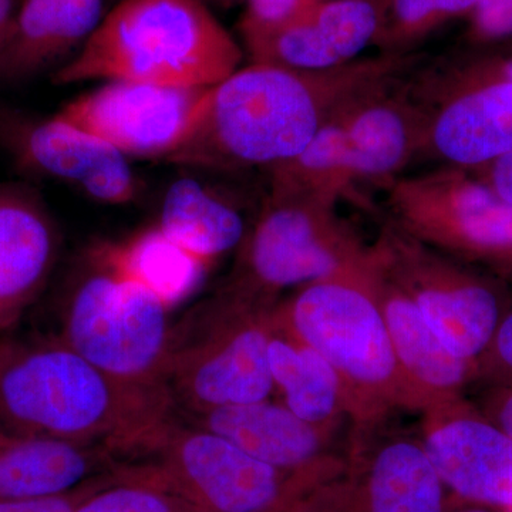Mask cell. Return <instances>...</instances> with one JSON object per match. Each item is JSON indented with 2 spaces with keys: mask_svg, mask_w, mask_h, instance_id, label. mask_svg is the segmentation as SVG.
Here are the masks:
<instances>
[{
  "mask_svg": "<svg viewBox=\"0 0 512 512\" xmlns=\"http://www.w3.org/2000/svg\"><path fill=\"white\" fill-rule=\"evenodd\" d=\"M379 18L380 0H325L244 45L251 63L305 72L335 69L375 43Z\"/></svg>",
  "mask_w": 512,
  "mask_h": 512,
  "instance_id": "9a60e30c",
  "label": "cell"
},
{
  "mask_svg": "<svg viewBox=\"0 0 512 512\" xmlns=\"http://www.w3.org/2000/svg\"><path fill=\"white\" fill-rule=\"evenodd\" d=\"M274 309L225 286L173 326L165 386L178 413L269 400Z\"/></svg>",
  "mask_w": 512,
  "mask_h": 512,
  "instance_id": "8992f818",
  "label": "cell"
},
{
  "mask_svg": "<svg viewBox=\"0 0 512 512\" xmlns=\"http://www.w3.org/2000/svg\"><path fill=\"white\" fill-rule=\"evenodd\" d=\"M77 512H200L170 491L138 483H117L94 494Z\"/></svg>",
  "mask_w": 512,
  "mask_h": 512,
  "instance_id": "4316f807",
  "label": "cell"
},
{
  "mask_svg": "<svg viewBox=\"0 0 512 512\" xmlns=\"http://www.w3.org/2000/svg\"><path fill=\"white\" fill-rule=\"evenodd\" d=\"M163 296L131 274L113 244L87 252L67 285L57 338L124 382L165 386L171 330Z\"/></svg>",
  "mask_w": 512,
  "mask_h": 512,
  "instance_id": "5b68a950",
  "label": "cell"
},
{
  "mask_svg": "<svg viewBox=\"0 0 512 512\" xmlns=\"http://www.w3.org/2000/svg\"><path fill=\"white\" fill-rule=\"evenodd\" d=\"M20 3L22 0H0V52L5 45L9 30L12 28Z\"/></svg>",
  "mask_w": 512,
  "mask_h": 512,
  "instance_id": "e575fe53",
  "label": "cell"
},
{
  "mask_svg": "<svg viewBox=\"0 0 512 512\" xmlns=\"http://www.w3.org/2000/svg\"><path fill=\"white\" fill-rule=\"evenodd\" d=\"M511 36L512 0H478L468 15V42L476 46L491 45Z\"/></svg>",
  "mask_w": 512,
  "mask_h": 512,
  "instance_id": "f546056e",
  "label": "cell"
},
{
  "mask_svg": "<svg viewBox=\"0 0 512 512\" xmlns=\"http://www.w3.org/2000/svg\"><path fill=\"white\" fill-rule=\"evenodd\" d=\"M113 249L127 271L168 303L190 292L208 268L177 247L158 228L148 229L126 244H113Z\"/></svg>",
  "mask_w": 512,
  "mask_h": 512,
  "instance_id": "d4e9b609",
  "label": "cell"
},
{
  "mask_svg": "<svg viewBox=\"0 0 512 512\" xmlns=\"http://www.w3.org/2000/svg\"><path fill=\"white\" fill-rule=\"evenodd\" d=\"M373 251L444 346L478 365L510 309L501 289L393 224Z\"/></svg>",
  "mask_w": 512,
  "mask_h": 512,
  "instance_id": "30bf717a",
  "label": "cell"
},
{
  "mask_svg": "<svg viewBox=\"0 0 512 512\" xmlns=\"http://www.w3.org/2000/svg\"><path fill=\"white\" fill-rule=\"evenodd\" d=\"M10 146L30 173L70 185L90 200L126 205L137 198L140 184L130 158L56 116L23 123Z\"/></svg>",
  "mask_w": 512,
  "mask_h": 512,
  "instance_id": "5bb4252c",
  "label": "cell"
},
{
  "mask_svg": "<svg viewBox=\"0 0 512 512\" xmlns=\"http://www.w3.org/2000/svg\"><path fill=\"white\" fill-rule=\"evenodd\" d=\"M200 2L205 3L208 8L218 6V8L229 9L234 8V6L245 5L248 0H200Z\"/></svg>",
  "mask_w": 512,
  "mask_h": 512,
  "instance_id": "d590c367",
  "label": "cell"
},
{
  "mask_svg": "<svg viewBox=\"0 0 512 512\" xmlns=\"http://www.w3.org/2000/svg\"><path fill=\"white\" fill-rule=\"evenodd\" d=\"M178 416L220 434L245 453L286 474L318 484L335 476L336 466L325 454L329 429L299 419L284 404L264 400Z\"/></svg>",
  "mask_w": 512,
  "mask_h": 512,
  "instance_id": "e0dca14e",
  "label": "cell"
},
{
  "mask_svg": "<svg viewBox=\"0 0 512 512\" xmlns=\"http://www.w3.org/2000/svg\"><path fill=\"white\" fill-rule=\"evenodd\" d=\"M471 171L490 185L498 197L512 205V148L491 163Z\"/></svg>",
  "mask_w": 512,
  "mask_h": 512,
  "instance_id": "1f68e13d",
  "label": "cell"
},
{
  "mask_svg": "<svg viewBox=\"0 0 512 512\" xmlns=\"http://www.w3.org/2000/svg\"><path fill=\"white\" fill-rule=\"evenodd\" d=\"M104 15V0H22L0 52V82L56 72L83 49Z\"/></svg>",
  "mask_w": 512,
  "mask_h": 512,
  "instance_id": "44dd1931",
  "label": "cell"
},
{
  "mask_svg": "<svg viewBox=\"0 0 512 512\" xmlns=\"http://www.w3.org/2000/svg\"><path fill=\"white\" fill-rule=\"evenodd\" d=\"M500 276H503V278L508 279V281L512 282V261L510 264L505 265L503 269H501Z\"/></svg>",
  "mask_w": 512,
  "mask_h": 512,
  "instance_id": "74e56055",
  "label": "cell"
},
{
  "mask_svg": "<svg viewBox=\"0 0 512 512\" xmlns=\"http://www.w3.org/2000/svg\"><path fill=\"white\" fill-rule=\"evenodd\" d=\"M325 0H248L239 19L242 40L264 36Z\"/></svg>",
  "mask_w": 512,
  "mask_h": 512,
  "instance_id": "f1b7e54d",
  "label": "cell"
},
{
  "mask_svg": "<svg viewBox=\"0 0 512 512\" xmlns=\"http://www.w3.org/2000/svg\"><path fill=\"white\" fill-rule=\"evenodd\" d=\"M59 254L55 222L30 191L0 187V333L22 320Z\"/></svg>",
  "mask_w": 512,
  "mask_h": 512,
  "instance_id": "ffe728a7",
  "label": "cell"
},
{
  "mask_svg": "<svg viewBox=\"0 0 512 512\" xmlns=\"http://www.w3.org/2000/svg\"><path fill=\"white\" fill-rule=\"evenodd\" d=\"M208 89L117 80L69 101L55 116L127 158L167 161L187 136Z\"/></svg>",
  "mask_w": 512,
  "mask_h": 512,
  "instance_id": "8fae6325",
  "label": "cell"
},
{
  "mask_svg": "<svg viewBox=\"0 0 512 512\" xmlns=\"http://www.w3.org/2000/svg\"><path fill=\"white\" fill-rule=\"evenodd\" d=\"M478 372L497 384L512 383V308L505 313L493 342L478 362Z\"/></svg>",
  "mask_w": 512,
  "mask_h": 512,
  "instance_id": "4dcf8cb0",
  "label": "cell"
},
{
  "mask_svg": "<svg viewBox=\"0 0 512 512\" xmlns=\"http://www.w3.org/2000/svg\"><path fill=\"white\" fill-rule=\"evenodd\" d=\"M393 225L429 247L500 274L512 261V205L478 175L447 167L386 185Z\"/></svg>",
  "mask_w": 512,
  "mask_h": 512,
  "instance_id": "9c48e42d",
  "label": "cell"
},
{
  "mask_svg": "<svg viewBox=\"0 0 512 512\" xmlns=\"http://www.w3.org/2000/svg\"><path fill=\"white\" fill-rule=\"evenodd\" d=\"M126 483L170 491L200 512H293L318 483L276 470L178 413L150 446L121 463Z\"/></svg>",
  "mask_w": 512,
  "mask_h": 512,
  "instance_id": "52a82bcc",
  "label": "cell"
},
{
  "mask_svg": "<svg viewBox=\"0 0 512 512\" xmlns=\"http://www.w3.org/2000/svg\"><path fill=\"white\" fill-rule=\"evenodd\" d=\"M157 228L207 266L241 247L247 237L241 214L217 192L190 177L178 178L165 191Z\"/></svg>",
  "mask_w": 512,
  "mask_h": 512,
  "instance_id": "603a6c76",
  "label": "cell"
},
{
  "mask_svg": "<svg viewBox=\"0 0 512 512\" xmlns=\"http://www.w3.org/2000/svg\"><path fill=\"white\" fill-rule=\"evenodd\" d=\"M372 279L394 356L423 407L434 410L460 399L464 387L480 377L477 363L460 359L444 346L409 295L387 274L373 248Z\"/></svg>",
  "mask_w": 512,
  "mask_h": 512,
  "instance_id": "d6986e66",
  "label": "cell"
},
{
  "mask_svg": "<svg viewBox=\"0 0 512 512\" xmlns=\"http://www.w3.org/2000/svg\"><path fill=\"white\" fill-rule=\"evenodd\" d=\"M481 72L500 77L512 83V56L511 57H485L471 62Z\"/></svg>",
  "mask_w": 512,
  "mask_h": 512,
  "instance_id": "836d02e7",
  "label": "cell"
},
{
  "mask_svg": "<svg viewBox=\"0 0 512 512\" xmlns=\"http://www.w3.org/2000/svg\"><path fill=\"white\" fill-rule=\"evenodd\" d=\"M279 328L320 353L338 372L349 412L365 421L392 406L423 407L404 379L372 279V249L362 264L313 282L281 306Z\"/></svg>",
  "mask_w": 512,
  "mask_h": 512,
  "instance_id": "277c9868",
  "label": "cell"
},
{
  "mask_svg": "<svg viewBox=\"0 0 512 512\" xmlns=\"http://www.w3.org/2000/svg\"><path fill=\"white\" fill-rule=\"evenodd\" d=\"M447 512H504L495 510V508L484 507V505L470 504L463 505V507L453 508V510H447Z\"/></svg>",
  "mask_w": 512,
  "mask_h": 512,
  "instance_id": "8d00e7d4",
  "label": "cell"
},
{
  "mask_svg": "<svg viewBox=\"0 0 512 512\" xmlns=\"http://www.w3.org/2000/svg\"><path fill=\"white\" fill-rule=\"evenodd\" d=\"M478 0H380L375 45L383 55H413L444 23L470 15Z\"/></svg>",
  "mask_w": 512,
  "mask_h": 512,
  "instance_id": "484cf974",
  "label": "cell"
},
{
  "mask_svg": "<svg viewBox=\"0 0 512 512\" xmlns=\"http://www.w3.org/2000/svg\"><path fill=\"white\" fill-rule=\"evenodd\" d=\"M483 414L512 437V383L495 386L485 397Z\"/></svg>",
  "mask_w": 512,
  "mask_h": 512,
  "instance_id": "d6a6232c",
  "label": "cell"
},
{
  "mask_svg": "<svg viewBox=\"0 0 512 512\" xmlns=\"http://www.w3.org/2000/svg\"><path fill=\"white\" fill-rule=\"evenodd\" d=\"M303 500L332 504L308 512H447L446 487L423 444L403 437L377 447L353 483L319 484Z\"/></svg>",
  "mask_w": 512,
  "mask_h": 512,
  "instance_id": "ac0fdd59",
  "label": "cell"
},
{
  "mask_svg": "<svg viewBox=\"0 0 512 512\" xmlns=\"http://www.w3.org/2000/svg\"><path fill=\"white\" fill-rule=\"evenodd\" d=\"M370 249L336 212V204L271 192L241 244L228 288L275 303L278 293L343 274Z\"/></svg>",
  "mask_w": 512,
  "mask_h": 512,
  "instance_id": "ba28073f",
  "label": "cell"
},
{
  "mask_svg": "<svg viewBox=\"0 0 512 512\" xmlns=\"http://www.w3.org/2000/svg\"><path fill=\"white\" fill-rule=\"evenodd\" d=\"M177 413L167 387L124 382L59 338H0V427L100 444L119 463Z\"/></svg>",
  "mask_w": 512,
  "mask_h": 512,
  "instance_id": "7a4b0ae2",
  "label": "cell"
},
{
  "mask_svg": "<svg viewBox=\"0 0 512 512\" xmlns=\"http://www.w3.org/2000/svg\"><path fill=\"white\" fill-rule=\"evenodd\" d=\"M242 55L200 0H121L52 79L60 86L127 80L204 89L238 70Z\"/></svg>",
  "mask_w": 512,
  "mask_h": 512,
  "instance_id": "3957f363",
  "label": "cell"
},
{
  "mask_svg": "<svg viewBox=\"0 0 512 512\" xmlns=\"http://www.w3.org/2000/svg\"><path fill=\"white\" fill-rule=\"evenodd\" d=\"M123 483L119 470L100 474L64 493L0 501V512H77L94 494Z\"/></svg>",
  "mask_w": 512,
  "mask_h": 512,
  "instance_id": "83f0119b",
  "label": "cell"
},
{
  "mask_svg": "<svg viewBox=\"0 0 512 512\" xmlns=\"http://www.w3.org/2000/svg\"><path fill=\"white\" fill-rule=\"evenodd\" d=\"M119 468L109 448L0 427V501L72 490Z\"/></svg>",
  "mask_w": 512,
  "mask_h": 512,
  "instance_id": "7402d4cb",
  "label": "cell"
},
{
  "mask_svg": "<svg viewBox=\"0 0 512 512\" xmlns=\"http://www.w3.org/2000/svg\"><path fill=\"white\" fill-rule=\"evenodd\" d=\"M423 447L461 500L512 512V437L460 399L436 407Z\"/></svg>",
  "mask_w": 512,
  "mask_h": 512,
  "instance_id": "4fadbf2b",
  "label": "cell"
},
{
  "mask_svg": "<svg viewBox=\"0 0 512 512\" xmlns=\"http://www.w3.org/2000/svg\"><path fill=\"white\" fill-rule=\"evenodd\" d=\"M416 60L380 53L318 72L239 67L207 90L183 143L165 163L225 173L269 170L302 153L343 104L402 79Z\"/></svg>",
  "mask_w": 512,
  "mask_h": 512,
  "instance_id": "6da1fadb",
  "label": "cell"
},
{
  "mask_svg": "<svg viewBox=\"0 0 512 512\" xmlns=\"http://www.w3.org/2000/svg\"><path fill=\"white\" fill-rule=\"evenodd\" d=\"M436 106L423 109L421 150L476 170L512 148V83L473 63L436 77Z\"/></svg>",
  "mask_w": 512,
  "mask_h": 512,
  "instance_id": "7c38bea8",
  "label": "cell"
},
{
  "mask_svg": "<svg viewBox=\"0 0 512 512\" xmlns=\"http://www.w3.org/2000/svg\"><path fill=\"white\" fill-rule=\"evenodd\" d=\"M269 367L284 406L299 419L329 429L338 414L349 410L348 396L338 372L320 353L305 345L274 319L269 340Z\"/></svg>",
  "mask_w": 512,
  "mask_h": 512,
  "instance_id": "cb8c5ba5",
  "label": "cell"
},
{
  "mask_svg": "<svg viewBox=\"0 0 512 512\" xmlns=\"http://www.w3.org/2000/svg\"><path fill=\"white\" fill-rule=\"evenodd\" d=\"M399 79L360 94L338 110L346 161L355 187H386L423 143L424 113Z\"/></svg>",
  "mask_w": 512,
  "mask_h": 512,
  "instance_id": "2e32d148",
  "label": "cell"
}]
</instances>
